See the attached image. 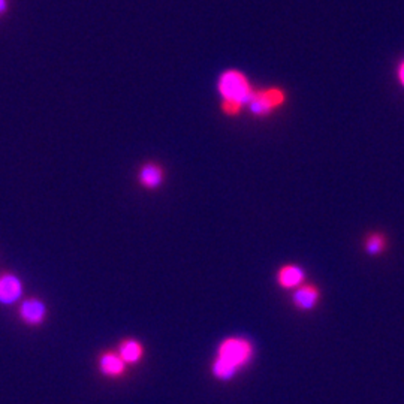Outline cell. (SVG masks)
<instances>
[{"instance_id":"obj_1","label":"cell","mask_w":404,"mask_h":404,"mask_svg":"<svg viewBox=\"0 0 404 404\" xmlns=\"http://www.w3.org/2000/svg\"><path fill=\"white\" fill-rule=\"evenodd\" d=\"M216 89L221 98V109L225 115L237 117L254 95L255 87L250 78L240 69H225L217 77Z\"/></svg>"},{"instance_id":"obj_2","label":"cell","mask_w":404,"mask_h":404,"mask_svg":"<svg viewBox=\"0 0 404 404\" xmlns=\"http://www.w3.org/2000/svg\"><path fill=\"white\" fill-rule=\"evenodd\" d=\"M286 100H288V95L279 86L255 89L247 108L255 117H268L282 108L286 104Z\"/></svg>"},{"instance_id":"obj_3","label":"cell","mask_w":404,"mask_h":404,"mask_svg":"<svg viewBox=\"0 0 404 404\" xmlns=\"http://www.w3.org/2000/svg\"><path fill=\"white\" fill-rule=\"evenodd\" d=\"M254 357V344L244 337H228L217 348V358L241 368L250 363Z\"/></svg>"},{"instance_id":"obj_4","label":"cell","mask_w":404,"mask_h":404,"mask_svg":"<svg viewBox=\"0 0 404 404\" xmlns=\"http://www.w3.org/2000/svg\"><path fill=\"white\" fill-rule=\"evenodd\" d=\"M19 316L23 324L35 328L45 322V319L48 316V308L42 300L36 297H30L21 301V304L19 307Z\"/></svg>"},{"instance_id":"obj_5","label":"cell","mask_w":404,"mask_h":404,"mask_svg":"<svg viewBox=\"0 0 404 404\" xmlns=\"http://www.w3.org/2000/svg\"><path fill=\"white\" fill-rule=\"evenodd\" d=\"M24 288L19 276L12 273L0 274V304L11 306L23 298Z\"/></svg>"},{"instance_id":"obj_6","label":"cell","mask_w":404,"mask_h":404,"mask_svg":"<svg viewBox=\"0 0 404 404\" xmlns=\"http://www.w3.org/2000/svg\"><path fill=\"white\" fill-rule=\"evenodd\" d=\"M98 367L100 374L109 379H120L128 372V364L124 363L119 352L106 350L102 352L98 358Z\"/></svg>"},{"instance_id":"obj_7","label":"cell","mask_w":404,"mask_h":404,"mask_svg":"<svg viewBox=\"0 0 404 404\" xmlns=\"http://www.w3.org/2000/svg\"><path fill=\"white\" fill-rule=\"evenodd\" d=\"M276 280L282 289L295 291L302 283H306V271L297 264H284L277 269Z\"/></svg>"},{"instance_id":"obj_8","label":"cell","mask_w":404,"mask_h":404,"mask_svg":"<svg viewBox=\"0 0 404 404\" xmlns=\"http://www.w3.org/2000/svg\"><path fill=\"white\" fill-rule=\"evenodd\" d=\"M165 181V170L157 162L142 164L138 171V183L146 190H156Z\"/></svg>"},{"instance_id":"obj_9","label":"cell","mask_w":404,"mask_h":404,"mask_svg":"<svg viewBox=\"0 0 404 404\" xmlns=\"http://www.w3.org/2000/svg\"><path fill=\"white\" fill-rule=\"evenodd\" d=\"M319 300H321V291L315 283H302L300 288L293 291L292 302L301 311L313 310Z\"/></svg>"},{"instance_id":"obj_10","label":"cell","mask_w":404,"mask_h":404,"mask_svg":"<svg viewBox=\"0 0 404 404\" xmlns=\"http://www.w3.org/2000/svg\"><path fill=\"white\" fill-rule=\"evenodd\" d=\"M119 355L128 366L138 364L139 361L144 358L146 349L142 346V343L137 339H124L119 344Z\"/></svg>"},{"instance_id":"obj_11","label":"cell","mask_w":404,"mask_h":404,"mask_svg":"<svg viewBox=\"0 0 404 404\" xmlns=\"http://www.w3.org/2000/svg\"><path fill=\"white\" fill-rule=\"evenodd\" d=\"M386 246H388V240H386V235L382 232H370L364 240V249L372 256L383 254Z\"/></svg>"},{"instance_id":"obj_12","label":"cell","mask_w":404,"mask_h":404,"mask_svg":"<svg viewBox=\"0 0 404 404\" xmlns=\"http://www.w3.org/2000/svg\"><path fill=\"white\" fill-rule=\"evenodd\" d=\"M212 368H213V374L217 379H221V381H229V379H232L238 370V368H235L232 364L226 363V361H223L221 358L214 359Z\"/></svg>"},{"instance_id":"obj_13","label":"cell","mask_w":404,"mask_h":404,"mask_svg":"<svg viewBox=\"0 0 404 404\" xmlns=\"http://www.w3.org/2000/svg\"><path fill=\"white\" fill-rule=\"evenodd\" d=\"M395 77H397V81L400 86L404 89V58L399 62L397 69H395Z\"/></svg>"},{"instance_id":"obj_14","label":"cell","mask_w":404,"mask_h":404,"mask_svg":"<svg viewBox=\"0 0 404 404\" xmlns=\"http://www.w3.org/2000/svg\"><path fill=\"white\" fill-rule=\"evenodd\" d=\"M10 10V0H0V16H3Z\"/></svg>"}]
</instances>
